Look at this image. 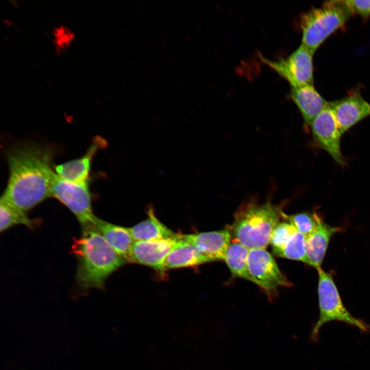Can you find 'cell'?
Returning a JSON list of instances; mask_svg holds the SVG:
<instances>
[{"instance_id": "obj_5", "label": "cell", "mask_w": 370, "mask_h": 370, "mask_svg": "<svg viewBox=\"0 0 370 370\" xmlns=\"http://www.w3.org/2000/svg\"><path fill=\"white\" fill-rule=\"evenodd\" d=\"M317 270L319 316L311 332V340L318 341L322 327L326 323L334 321L356 327L363 332H369L368 324L353 316L344 306L332 275L322 268Z\"/></svg>"}, {"instance_id": "obj_7", "label": "cell", "mask_w": 370, "mask_h": 370, "mask_svg": "<svg viewBox=\"0 0 370 370\" xmlns=\"http://www.w3.org/2000/svg\"><path fill=\"white\" fill-rule=\"evenodd\" d=\"M313 53L301 44L287 57L271 60L260 55L261 61L286 80L291 87L313 85Z\"/></svg>"}, {"instance_id": "obj_15", "label": "cell", "mask_w": 370, "mask_h": 370, "mask_svg": "<svg viewBox=\"0 0 370 370\" xmlns=\"http://www.w3.org/2000/svg\"><path fill=\"white\" fill-rule=\"evenodd\" d=\"M290 97L299 109L307 126L329 103L315 89L313 85L291 87Z\"/></svg>"}, {"instance_id": "obj_23", "label": "cell", "mask_w": 370, "mask_h": 370, "mask_svg": "<svg viewBox=\"0 0 370 370\" xmlns=\"http://www.w3.org/2000/svg\"><path fill=\"white\" fill-rule=\"evenodd\" d=\"M298 230L288 221H280L273 229L270 239L273 253L281 249Z\"/></svg>"}, {"instance_id": "obj_20", "label": "cell", "mask_w": 370, "mask_h": 370, "mask_svg": "<svg viewBox=\"0 0 370 370\" xmlns=\"http://www.w3.org/2000/svg\"><path fill=\"white\" fill-rule=\"evenodd\" d=\"M0 222L1 232L18 224L33 229L35 224L27 216L26 212L14 206L3 196L0 200Z\"/></svg>"}, {"instance_id": "obj_9", "label": "cell", "mask_w": 370, "mask_h": 370, "mask_svg": "<svg viewBox=\"0 0 370 370\" xmlns=\"http://www.w3.org/2000/svg\"><path fill=\"white\" fill-rule=\"evenodd\" d=\"M310 127L315 144L326 152L337 163L344 166L346 162L341 150V139L343 135L339 128L330 102L314 118Z\"/></svg>"}, {"instance_id": "obj_2", "label": "cell", "mask_w": 370, "mask_h": 370, "mask_svg": "<svg viewBox=\"0 0 370 370\" xmlns=\"http://www.w3.org/2000/svg\"><path fill=\"white\" fill-rule=\"evenodd\" d=\"M82 229L81 236L73 239L72 246L78 260L76 280L84 290L102 289L107 278L127 261L94 226Z\"/></svg>"}, {"instance_id": "obj_24", "label": "cell", "mask_w": 370, "mask_h": 370, "mask_svg": "<svg viewBox=\"0 0 370 370\" xmlns=\"http://www.w3.org/2000/svg\"><path fill=\"white\" fill-rule=\"evenodd\" d=\"M53 34L55 37L54 43L56 53L58 55L62 50L66 49L69 46L70 41L74 38V34L67 27L60 26L54 29Z\"/></svg>"}, {"instance_id": "obj_17", "label": "cell", "mask_w": 370, "mask_h": 370, "mask_svg": "<svg viewBox=\"0 0 370 370\" xmlns=\"http://www.w3.org/2000/svg\"><path fill=\"white\" fill-rule=\"evenodd\" d=\"M94 226L115 251L127 262L134 242L128 228L115 225L97 218Z\"/></svg>"}, {"instance_id": "obj_6", "label": "cell", "mask_w": 370, "mask_h": 370, "mask_svg": "<svg viewBox=\"0 0 370 370\" xmlns=\"http://www.w3.org/2000/svg\"><path fill=\"white\" fill-rule=\"evenodd\" d=\"M51 197L67 207L82 228L94 226L97 217L92 208L89 183L70 182L62 179L55 172L51 185Z\"/></svg>"}, {"instance_id": "obj_19", "label": "cell", "mask_w": 370, "mask_h": 370, "mask_svg": "<svg viewBox=\"0 0 370 370\" xmlns=\"http://www.w3.org/2000/svg\"><path fill=\"white\" fill-rule=\"evenodd\" d=\"M249 251V249L242 244L231 242L224 261L233 277L242 278L251 282L247 267Z\"/></svg>"}, {"instance_id": "obj_10", "label": "cell", "mask_w": 370, "mask_h": 370, "mask_svg": "<svg viewBox=\"0 0 370 370\" xmlns=\"http://www.w3.org/2000/svg\"><path fill=\"white\" fill-rule=\"evenodd\" d=\"M182 242L179 234L172 238L135 241L130 251L128 261L163 272V265L167 256Z\"/></svg>"}, {"instance_id": "obj_1", "label": "cell", "mask_w": 370, "mask_h": 370, "mask_svg": "<svg viewBox=\"0 0 370 370\" xmlns=\"http://www.w3.org/2000/svg\"><path fill=\"white\" fill-rule=\"evenodd\" d=\"M9 178L2 195L26 212L51 197L53 170L52 151L38 144L16 145L7 153Z\"/></svg>"}, {"instance_id": "obj_4", "label": "cell", "mask_w": 370, "mask_h": 370, "mask_svg": "<svg viewBox=\"0 0 370 370\" xmlns=\"http://www.w3.org/2000/svg\"><path fill=\"white\" fill-rule=\"evenodd\" d=\"M352 14L344 1L326 2L299 18L301 44L313 54L332 33L343 26Z\"/></svg>"}, {"instance_id": "obj_13", "label": "cell", "mask_w": 370, "mask_h": 370, "mask_svg": "<svg viewBox=\"0 0 370 370\" xmlns=\"http://www.w3.org/2000/svg\"><path fill=\"white\" fill-rule=\"evenodd\" d=\"M107 142L100 136H96L86 152L81 157L55 166V172L62 179L81 184H87L92 160L98 151L106 147Z\"/></svg>"}, {"instance_id": "obj_25", "label": "cell", "mask_w": 370, "mask_h": 370, "mask_svg": "<svg viewBox=\"0 0 370 370\" xmlns=\"http://www.w3.org/2000/svg\"><path fill=\"white\" fill-rule=\"evenodd\" d=\"M351 12L359 14L363 16L370 15V0L344 1Z\"/></svg>"}, {"instance_id": "obj_14", "label": "cell", "mask_w": 370, "mask_h": 370, "mask_svg": "<svg viewBox=\"0 0 370 370\" xmlns=\"http://www.w3.org/2000/svg\"><path fill=\"white\" fill-rule=\"evenodd\" d=\"M341 230L340 227L329 225L320 216L315 230L305 237V250L309 265L317 270L321 268L330 239Z\"/></svg>"}, {"instance_id": "obj_18", "label": "cell", "mask_w": 370, "mask_h": 370, "mask_svg": "<svg viewBox=\"0 0 370 370\" xmlns=\"http://www.w3.org/2000/svg\"><path fill=\"white\" fill-rule=\"evenodd\" d=\"M211 262L210 260L195 247L184 242L173 250L167 256L163 270L190 267Z\"/></svg>"}, {"instance_id": "obj_11", "label": "cell", "mask_w": 370, "mask_h": 370, "mask_svg": "<svg viewBox=\"0 0 370 370\" xmlns=\"http://www.w3.org/2000/svg\"><path fill=\"white\" fill-rule=\"evenodd\" d=\"M330 104L342 135L370 116V103L357 91L350 92L341 99L330 102Z\"/></svg>"}, {"instance_id": "obj_8", "label": "cell", "mask_w": 370, "mask_h": 370, "mask_svg": "<svg viewBox=\"0 0 370 370\" xmlns=\"http://www.w3.org/2000/svg\"><path fill=\"white\" fill-rule=\"evenodd\" d=\"M247 267L251 282L260 286L269 297H272L280 287L292 286L266 249H249Z\"/></svg>"}, {"instance_id": "obj_12", "label": "cell", "mask_w": 370, "mask_h": 370, "mask_svg": "<svg viewBox=\"0 0 370 370\" xmlns=\"http://www.w3.org/2000/svg\"><path fill=\"white\" fill-rule=\"evenodd\" d=\"M184 242L195 247L211 262L224 260L232 237L228 229L195 234H179Z\"/></svg>"}, {"instance_id": "obj_3", "label": "cell", "mask_w": 370, "mask_h": 370, "mask_svg": "<svg viewBox=\"0 0 370 370\" xmlns=\"http://www.w3.org/2000/svg\"><path fill=\"white\" fill-rule=\"evenodd\" d=\"M284 215L280 208L270 202L249 203L242 206L227 228L232 242H238L249 249H266L270 244L273 229Z\"/></svg>"}, {"instance_id": "obj_22", "label": "cell", "mask_w": 370, "mask_h": 370, "mask_svg": "<svg viewBox=\"0 0 370 370\" xmlns=\"http://www.w3.org/2000/svg\"><path fill=\"white\" fill-rule=\"evenodd\" d=\"M320 216L316 213L303 212L290 215L284 214V218L293 225L299 232L306 236L315 230Z\"/></svg>"}, {"instance_id": "obj_21", "label": "cell", "mask_w": 370, "mask_h": 370, "mask_svg": "<svg viewBox=\"0 0 370 370\" xmlns=\"http://www.w3.org/2000/svg\"><path fill=\"white\" fill-rule=\"evenodd\" d=\"M305 237L304 235L297 231L274 254L278 257L301 261L309 265L305 250Z\"/></svg>"}, {"instance_id": "obj_16", "label": "cell", "mask_w": 370, "mask_h": 370, "mask_svg": "<svg viewBox=\"0 0 370 370\" xmlns=\"http://www.w3.org/2000/svg\"><path fill=\"white\" fill-rule=\"evenodd\" d=\"M147 214L146 219L128 228L134 242L172 238L177 236V234L157 218L153 206H148Z\"/></svg>"}]
</instances>
